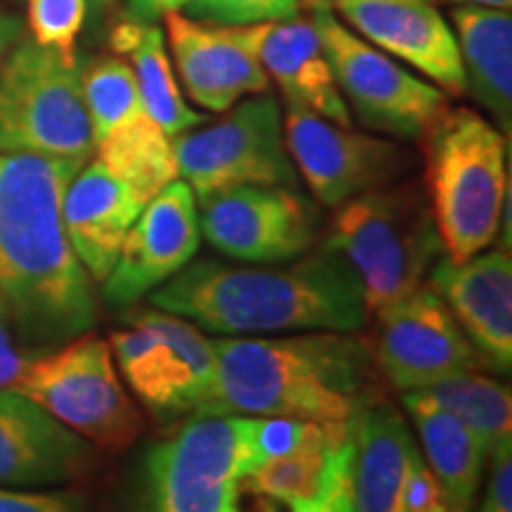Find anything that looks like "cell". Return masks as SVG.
Returning a JSON list of instances; mask_svg holds the SVG:
<instances>
[{
  "label": "cell",
  "mask_w": 512,
  "mask_h": 512,
  "mask_svg": "<svg viewBox=\"0 0 512 512\" xmlns=\"http://www.w3.org/2000/svg\"><path fill=\"white\" fill-rule=\"evenodd\" d=\"M95 5H98V8H105V5H112L114 0H93Z\"/></svg>",
  "instance_id": "60d3db41"
},
{
  "label": "cell",
  "mask_w": 512,
  "mask_h": 512,
  "mask_svg": "<svg viewBox=\"0 0 512 512\" xmlns=\"http://www.w3.org/2000/svg\"><path fill=\"white\" fill-rule=\"evenodd\" d=\"M316 422L297 418H278V415H256V444H259L264 463L280 458L299 448L311 437Z\"/></svg>",
  "instance_id": "d6a6232c"
},
{
  "label": "cell",
  "mask_w": 512,
  "mask_h": 512,
  "mask_svg": "<svg viewBox=\"0 0 512 512\" xmlns=\"http://www.w3.org/2000/svg\"><path fill=\"white\" fill-rule=\"evenodd\" d=\"M453 5H482V8H498V10H510L512 0H448Z\"/></svg>",
  "instance_id": "f35d334b"
},
{
  "label": "cell",
  "mask_w": 512,
  "mask_h": 512,
  "mask_svg": "<svg viewBox=\"0 0 512 512\" xmlns=\"http://www.w3.org/2000/svg\"><path fill=\"white\" fill-rule=\"evenodd\" d=\"M335 209L323 245L356 268L368 313L425 285L427 273L446 254L427 192L418 183L382 185Z\"/></svg>",
  "instance_id": "5b68a950"
},
{
  "label": "cell",
  "mask_w": 512,
  "mask_h": 512,
  "mask_svg": "<svg viewBox=\"0 0 512 512\" xmlns=\"http://www.w3.org/2000/svg\"><path fill=\"white\" fill-rule=\"evenodd\" d=\"M88 0H27L29 34L38 46L74 60L76 38L83 31Z\"/></svg>",
  "instance_id": "f546056e"
},
{
  "label": "cell",
  "mask_w": 512,
  "mask_h": 512,
  "mask_svg": "<svg viewBox=\"0 0 512 512\" xmlns=\"http://www.w3.org/2000/svg\"><path fill=\"white\" fill-rule=\"evenodd\" d=\"M491 472L482 498L484 512L512 510V437L498 441L491 451Z\"/></svg>",
  "instance_id": "e575fe53"
},
{
  "label": "cell",
  "mask_w": 512,
  "mask_h": 512,
  "mask_svg": "<svg viewBox=\"0 0 512 512\" xmlns=\"http://www.w3.org/2000/svg\"><path fill=\"white\" fill-rule=\"evenodd\" d=\"M110 48L114 55L131 60L128 64L136 72L145 112L171 138L181 136V133L200 124H207L209 117L192 110L183 98L162 27H157L155 22H140V19L128 15L112 27Z\"/></svg>",
  "instance_id": "d4e9b609"
},
{
  "label": "cell",
  "mask_w": 512,
  "mask_h": 512,
  "mask_svg": "<svg viewBox=\"0 0 512 512\" xmlns=\"http://www.w3.org/2000/svg\"><path fill=\"white\" fill-rule=\"evenodd\" d=\"M415 446L389 401H373L344 422L330 460L320 512H394L403 467Z\"/></svg>",
  "instance_id": "2e32d148"
},
{
  "label": "cell",
  "mask_w": 512,
  "mask_h": 512,
  "mask_svg": "<svg viewBox=\"0 0 512 512\" xmlns=\"http://www.w3.org/2000/svg\"><path fill=\"white\" fill-rule=\"evenodd\" d=\"M261 62L290 107H302L339 126H351L349 105L320 43L313 19L285 17L266 24Z\"/></svg>",
  "instance_id": "7402d4cb"
},
{
  "label": "cell",
  "mask_w": 512,
  "mask_h": 512,
  "mask_svg": "<svg viewBox=\"0 0 512 512\" xmlns=\"http://www.w3.org/2000/svg\"><path fill=\"white\" fill-rule=\"evenodd\" d=\"M31 356L34 354H27L24 349H19V344L12 337L5 320L0 318V389L15 387L17 377L27 368Z\"/></svg>",
  "instance_id": "d590c367"
},
{
  "label": "cell",
  "mask_w": 512,
  "mask_h": 512,
  "mask_svg": "<svg viewBox=\"0 0 512 512\" xmlns=\"http://www.w3.org/2000/svg\"><path fill=\"white\" fill-rule=\"evenodd\" d=\"M347 422V420H344ZM344 422H316L311 437L292 453L261 463L242 489L261 501L297 512H320L330 475V460Z\"/></svg>",
  "instance_id": "484cf974"
},
{
  "label": "cell",
  "mask_w": 512,
  "mask_h": 512,
  "mask_svg": "<svg viewBox=\"0 0 512 512\" xmlns=\"http://www.w3.org/2000/svg\"><path fill=\"white\" fill-rule=\"evenodd\" d=\"M444 494L434 477V472L427 465L425 456L418 446L408 453L406 467H403L399 491H396V508L394 512H444Z\"/></svg>",
  "instance_id": "1f68e13d"
},
{
  "label": "cell",
  "mask_w": 512,
  "mask_h": 512,
  "mask_svg": "<svg viewBox=\"0 0 512 512\" xmlns=\"http://www.w3.org/2000/svg\"><path fill=\"white\" fill-rule=\"evenodd\" d=\"M162 19L171 62L195 105L221 114L247 95L268 91L271 79L261 62L268 22L211 24L181 10L166 12Z\"/></svg>",
  "instance_id": "9a60e30c"
},
{
  "label": "cell",
  "mask_w": 512,
  "mask_h": 512,
  "mask_svg": "<svg viewBox=\"0 0 512 512\" xmlns=\"http://www.w3.org/2000/svg\"><path fill=\"white\" fill-rule=\"evenodd\" d=\"M140 209L143 204L128 185L98 159L83 164L69 181L62 197L64 233L93 283H102L117 264L119 249Z\"/></svg>",
  "instance_id": "44dd1931"
},
{
  "label": "cell",
  "mask_w": 512,
  "mask_h": 512,
  "mask_svg": "<svg viewBox=\"0 0 512 512\" xmlns=\"http://www.w3.org/2000/svg\"><path fill=\"white\" fill-rule=\"evenodd\" d=\"M190 0H128V15L140 22H159L166 12L183 10Z\"/></svg>",
  "instance_id": "8d00e7d4"
},
{
  "label": "cell",
  "mask_w": 512,
  "mask_h": 512,
  "mask_svg": "<svg viewBox=\"0 0 512 512\" xmlns=\"http://www.w3.org/2000/svg\"><path fill=\"white\" fill-rule=\"evenodd\" d=\"M200 228L230 259L280 264L316 245L320 214L292 185H242L202 202Z\"/></svg>",
  "instance_id": "5bb4252c"
},
{
  "label": "cell",
  "mask_w": 512,
  "mask_h": 512,
  "mask_svg": "<svg viewBox=\"0 0 512 512\" xmlns=\"http://www.w3.org/2000/svg\"><path fill=\"white\" fill-rule=\"evenodd\" d=\"M264 463L256 415H192L183 430L145 458V508L235 512L242 482Z\"/></svg>",
  "instance_id": "8992f818"
},
{
  "label": "cell",
  "mask_w": 512,
  "mask_h": 512,
  "mask_svg": "<svg viewBox=\"0 0 512 512\" xmlns=\"http://www.w3.org/2000/svg\"><path fill=\"white\" fill-rule=\"evenodd\" d=\"M202 228L190 185L176 178L140 209L128 228L117 264L102 280L112 306H131L190 264L200 249Z\"/></svg>",
  "instance_id": "e0dca14e"
},
{
  "label": "cell",
  "mask_w": 512,
  "mask_h": 512,
  "mask_svg": "<svg viewBox=\"0 0 512 512\" xmlns=\"http://www.w3.org/2000/svg\"><path fill=\"white\" fill-rule=\"evenodd\" d=\"M150 304L211 335L261 337L306 330H363L368 323L356 268L330 247L285 268L190 261L150 292Z\"/></svg>",
  "instance_id": "7a4b0ae2"
},
{
  "label": "cell",
  "mask_w": 512,
  "mask_h": 512,
  "mask_svg": "<svg viewBox=\"0 0 512 512\" xmlns=\"http://www.w3.org/2000/svg\"><path fill=\"white\" fill-rule=\"evenodd\" d=\"M81 91L93 147L114 128L147 114L138 91L136 72L119 55H100L88 62V67L81 69Z\"/></svg>",
  "instance_id": "f1b7e54d"
},
{
  "label": "cell",
  "mask_w": 512,
  "mask_h": 512,
  "mask_svg": "<svg viewBox=\"0 0 512 512\" xmlns=\"http://www.w3.org/2000/svg\"><path fill=\"white\" fill-rule=\"evenodd\" d=\"M131 328L112 332L117 370L157 420L195 415L214 387L211 337L195 323L159 309L128 318Z\"/></svg>",
  "instance_id": "8fae6325"
},
{
  "label": "cell",
  "mask_w": 512,
  "mask_h": 512,
  "mask_svg": "<svg viewBox=\"0 0 512 512\" xmlns=\"http://www.w3.org/2000/svg\"><path fill=\"white\" fill-rule=\"evenodd\" d=\"M86 162L0 155V313L27 354L57 349L98 323L93 280L62 223V197Z\"/></svg>",
  "instance_id": "6da1fadb"
},
{
  "label": "cell",
  "mask_w": 512,
  "mask_h": 512,
  "mask_svg": "<svg viewBox=\"0 0 512 512\" xmlns=\"http://www.w3.org/2000/svg\"><path fill=\"white\" fill-rule=\"evenodd\" d=\"M214 387L195 415H278L344 422L384 399L373 342L358 330L211 337Z\"/></svg>",
  "instance_id": "3957f363"
},
{
  "label": "cell",
  "mask_w": 512,
  "mask_h": 512,
  "mask_svg": "<svg viewBox=\"0 0 512 512\" xmlns=\"http://www.w3.org/2000/svg\"><path fill=\"white\" fill-rule=\"evenodd\" d=\"M332 12L382 53L418 69L446 95H465L458 38L425 0H332Z\"/></svg>",
  "instance_id": "ac0fdd59"
},
{
  "label": "cell",
  "mask_w": 512,
  "mask_h": 512,
  "mask_svg": "<svg viewBox=\"0 0 512 512\" xmlns=\"http://www.w3.org/2000/svg\"><path fill=\"white\" fill-rule=\"evenodd\" d=\"M24 36V22L12 12L0 10V67H3L5 57L10 55V50L17 46L19 38Z\"/></svg>",
  "instance_id": "74e56055"
},
{
  "label": "cell",
  "mask_w": 512,
  "mask_h": 512,
  "mask_svg": "<svg viewBox=\"0 0 512 512\" xmlns=\"http://www.w3.org/2000/svg\"><path fill=\"white\" fill-rule=\"evenodd\" d=\"M320 43L344 102L370 131L420 140L448 110V95L382 53L339 19L332 8H313Z\"/></svg>",
  "instance_id": "30bf717a"
},
{
  "label": "cell",
  "mask_w": 512,
  "mask_h": 512,
  "mask_svg": "<svg viewBox=\"0 0 512 512\" xmlns=\"http://www.w3.org/2000/svg\"><path fill=\"white\" fill-rule=\"evenodd\" d=\"M178 176L197 202L242 185H294L297 166L285 143L280 102L247 95L211 126H195L174 138Z\"/></svg>",
  "instance_id": "9c48e42d"
},
{
  "label": "cell",
  "mask_w": 512,
  "mask_h": 512,
  "mask_svg": "<svg viewBox=\"0 0 512 512\" xmlns=\"http://www.w3.org/2000/svg\"><path fill=\"white\" fill-rule=\"evenodd\" d=\"M332 0H306V5H311V8H318V5H323V8H330ZM425 3H441V0H425Z\"/></svg>",
  "instance_id": "ab89813d"
},
{
  "label": "cell",
  "mask_w": 512,
  "mask_h": 512,
  "mask_svg": "<svg viewBox=\"0 0 512 512\" xmlns=\"http://www.w3.org/2000/svg\"><path fill=\"white\" fill-rule=\"evenodd\" d=\"M415 394L463 422L482 441L489 456L498 441L512 437L510 389L491 377L479 375V370L444 377L430 387L415 389Z\"/></svg>",
  "instance_id": "83f0119b"
},
{
  "label": "cell",
  "mask_w": 512,
  "mask_h": 512,
  "mask_svg": "<svg viewBox=\"0 0 512 512\" xmlns=\"http://www.w3.org/2000/svg\"><path fill=\"white\" fill-rule=\"evenodd\" d=\"M403 406L418 430L422 456L437 477L446 510H470L475 503L489 453L458 418L415 392H403Z\"/></svg>",
  "instance_id": "cb8c5ba5"
},
{
  "label": "cell",
  "mask_w": 512,
  "mask_h": 512,
  "mask_svg": "<svg viewBox=\"0 0 512 512\" xmlns=\"http://www.w3.org/2000/svg\"><path fill=\"white\" fill-rule=\"evenodd\" d=\"M83 508V498L72 491H34L0 486V512H72Z\"/></svg>",
  "instance_id": "836d02e7"
},
{
  "label": "cell",
  "mask_w": 512,
  "mask_h": 512,
  "mask_svg": "<svg viewBox=\"0 0 512 512\" xmlns=\"http://www.w3.org/2000/svg\"><path fill=\"white\" fill-rule=\"evenodd\" d=\"M427 200L444 252L465 261L494 245L510 192V138L470 107L427 131Z\"/></svg>",
  "instance_id": "277c9868"
},
{
  "label": "cell",
  "mask_w": 512,
  "mask_h": 512,
  "mask_svg": "<svg viewBox=\"0 0 512 512\" xmlns=\"http://www.w3.org/2000/svg\"><path fill=\"white\" fill-rule=\"evenodd\" d=\"M12 392L29 396L98 451L121 453L143 432V415L119 380L110 342L93 330L31 356Z\"/></svg>",
  "instance_id": "ba28073f"
},
{
  "label": "cell",
  "mask_w": 512,
  "mask_h": 512,
  "mask_svg": "<svg viewBox=\"0 0 512 512\" xmlns=\"http://www.w3.org/2000/svg\"><path fill=\"white\" fill-rule=\"evenodd\" d=\"M430 287L444 299L482 366L512 368V259L510 249L477 252L465 261L444 254L432 266Z\"/></svg>",
  "instance_id": "d6986e66"
},
{
  "label": "cell",
  "mask_w": 512,
  "mask_h": 512,
  "mask_svg": "<svg viewBox=\"0 0 512 512\" xmlns=\"http://www.w3.org/2000/svg\"><path fill=\"white\" fill-rule=\"evenodd\" d=\"M373 354L382 380L415 392L444 377L482 370L477 351L430 285L375 311Z\"/></svg>",
  "instance_id": "4fadbf2b"
},
{
  "label": "cell",
  "mask_w": 512,
  "mask_h": 512,
  "mask_svg": "<svg viewBox=\"0 0 512 512\" xmlns=\"http://www.w3.org/2000/svg\"><path fill=\"white\" fill-rule=\"evenodd\" d=\"M98 448L29 396L0 389V486L38 489L79 482Z\"/></svg>",
  "instance_id": "ffe728a7"
},
{
  "label": "cell",
  "mask_w": 512,
  "mask_h": 512,
  "mask_svg": "<svg viewBox=\"0 0 512 512\" xmlns=\"http://www.w3.org/2000/svg\"><path fill=\"white\" fill-rule=\"evenodd\" d=\"M302 0H190L185 15L211 24H261L292 17Z\"/></svg>",
  "instance_id": "4dcf8cb0"
},
{
  "label": "cell",
  "mask_w": 512,
  "mask_h": 512,
  "mask_svg": "<svg viewBox=\"0 0 512 512\" xmlns=\"http://www.w3.org/2000/svg\"><path fill=\"white\" fill-rule=\"evenodd\" d=\"M95 152V159L121 183H126L143 207L166 185L181 178L174 138L150 114L114 128L100 143H95Z\"/></svg>",
  "instance_id": "4316f807"
},
{
  "label": "cell",
  "mask_w": 512,
  "mask_h": 512,
  "mask_svg": "<svg viewBox=\"0 0 512 512\" xmlns=\"http://www.w3.org/2000/svg\"><path fill=\"white\" fill-rule=\"evenodd\" d=\"M79 64L24 34L0 67V155L93 157Z\"/></svg>",
  "instance_id": "52a82bcc"
},
{
  "label": "cell",
  "mask_w": 512,
  "mask_h": 512,
  "mask_svg": "<svg viewBox=\"0 0 512 512\" xmlns=\"http://www.w3.org/2000/svg\"><path fill=\"white\" fill-rule=\"evenodd\" d=\"M0 318H3V313H0Z\"/></svg>",
  "instance_id": "b9f144b4"
},
{
  "label": "cell",
  "mask_w": 512,
  "mask_h": 512,
  "mask_svg": "<svg viewBox=\"0 0 512 512\" xmlns=\"http://www.w3.org/2000/svg\"><path fill=\"white\" fill-rule=\"evenodd\" d=\"M458 38L465 93L496 119L503 136L512 131V15L510 10L456 5L451 10Z\"/></svg>",
  "instance_id": "603a6c76"
},
{
  "label": "cell",
  "mask_w": 512,
  "mask_h": 512,
  "mask_svg": "<svg viewBox=\"0 0 512 512\" xmlns=\"http://www.w3.org/2000/svg\"><path fill=\"white\" fill-rule=\"evenodd\" d=\"M283 124L297 174L325 207L335 209L361 192L401 181L413 166L403 145L349 131L302 107L287 105Z\"/></svg>",
  "instance_id": "7c38bea8"
}]
</instances>
